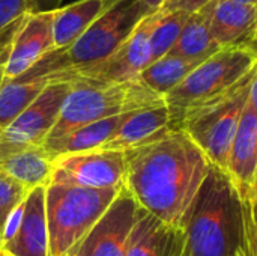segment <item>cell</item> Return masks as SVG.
Here are the masks:
<instances>
[{
    "label": "cell",
    "instance_id": "6da1fadb",
    "mask_svg": "<svg viewBox=\"0 0 257 256\" xmlns=\"http://www.w3.org/2000/svg\"><path fill=\"white\" fill-rule=\"evenodd\" d=\"M123 187L140 208L164 225L187 231L200 190L211 172L202 149L182 130L125 152Z\"/></svg>",
    "mask_w": 257,
    "mask_h": 256
},
{
    "label": "cell",
    "instance_id": "7a4b0ae2",
    "mask_svg": "<svg viewBox=\"0 0 257 256\" xmlns=\"http://www.w3.org/2000/svg\"><path fill=\"white\" fill-rule=\"evenodd\" d=\"M241 246L239 198L227 175L211 166L187 226L188 256H233Z\"/></svg>",
    "mask_w": 257,
    "mask_h": 256
},
{
    "label": "cell",
    "instance_id": "3957f363",
    "mask_svg": "<svg viewBox=\"0 0 257 256\" xmlns=\"http://www.w3.org/2000/svg\"><path fill=\"white\" fill-rule=\"evenodd\" d=\"M149 14L142 0H119L69 47L53 50L15 80H33L90 66L113 54Z\"/></svg>",
    "mask_w": 257,
    "mask_h": 256
},
{
    "label": "cell",
    "instance_id": "277c9868",
    "mask_svg": "<svg viewBox=\"0 0 257 256\" xmlns=\"http://www.w3.org/2000/svg\"><path fill=\"white\" fill-rule=\"evenodd\" d=\"M164 104V97L149 89L139 78L116 84H72L57 122L45 142L56 140L83 125L110 116Z\"/></svg>",
    "mask_w": 257,
    "mask_h": 256
},
{
    "label": "cell",
    "instance_id": "5b68a950",
    "mask_svg": "<svg viewBox=\"0 0 257 256\" xmlns=\"http://www.w3.org/2000/svg\"><path fill=\"white\" fill-rule=\"evenodd\" d=\"M120 189H81L48 184L45 192L50 256L68 253L92 231Z\"/></svg>",
    "mask_w": 257,
    "mask_h": 256
},
{
    "label": "cell",
    "instance_id": "8992f818",
    "mask_svg": "<svg viewBox=\"0 0 257 256\" xmlns=\"http://www.w3.org/2000/svg\"><path fill=\"white\" fill-rule=\"evenodd\" d=\"M256 69L223 95L185 110L178 125L202 149L211 166L224 174Z\"/></svg>",
    "mask_w": 257,
    "mask_h": 256
},
{
    "label": "cell",
    "instance_id": "52a82bcc",
    "mask_svg": "<svg viewBox=\"0 0 257 256\" xmlns=\"http://www.w3.org/2000/svg\"><path fill=\"white\" fill-rule=\"evenodd\" d=\"M256 68L257 57L247 47H226L202 62L164 97L172 128L178 130L185 110L223 95Z\"/></svg>",
    "mask_w": 257,
    "mask_h": 256
},
{
    "label": "cell",
    "instance_id": "ba28073f",
    "mask_svg": "<svg viewBox=\"0 0 257 256\" xmlns=\"http://www.w3.org/2000/svg\"><path fill=\"white\" fill-rule=\"evenodd\" d=\"M160 15L161 11L143 18L130 38L107 59L53 75L48 80L71 84H116L137 80L140 72L151 65V35Z\"/></svg>",
    "mask_w": 257,
    "mask_h": 256
},
{
    "label": "cell",
    "instance_id": "9c48e42d",
    "mask_svg": "<svg viewBox=\"0 0 257 256\" xmlns=\"http://www.w3.org/2000/svg\"><path fill=\"white\" fill-rule=\"evenodd\" d=\"M72 84L51 81L41 95L0 131V158L12 152L42 146L57 122Z\"/></svg>",
    "mask_w": 257,
    "mask_h": 256
},
{
    "label": "cell",
    "instance_id": "30bf717a",
    "mask_svg": "<svg viewBox=\"0 0 257 256\" xmlns=\"http://www.w3.org/2000/svg\"><path fill=\"white\" fill-rule=\"evenodd\" d=\"M126 172L122 151L96 149L53 158L48 184L81 189H120Z\"/></svg>",
    "mask_w": 257,
    "mask_h": 256
},
{
    "label": "cell",
    "instance_id": "8fae6325",
    "mask_svg": "<svg viewBox=\"0 0 257 256\" xmlns=\"http://www.w3.org/2000/svg\"><path fill=\"white\" fill-rule=\"evenodd\" d=\"M140 207L122 187L110 208L68 256H126Z\"/></svg>",
    "mask_w": 257,
    "mask_h": 256
},
{
    "label": "cell",
    "instance_id": "7c38bea8",
    "mask_svg": "<svg viewBox=\"0 0 257 256\" xmlns=\"http://www.w3.org/2000/svg\"><path fill=\"white\" fill-rule=\"evenodd\" d=\"M54 14L56 11L30 12L26 17L11 44L2 83L21 77L44 56L54 50Z\"/></svg>",
    "mask_w": 257,
    "mask_h": 256
},
{
    "label": "cell",
    "instance_id": "4fadbf2b",
    "mask_svg": "<svg viewBox=\"0 0 257 256\" xmlns=\"http://www.w3.org/2000/svg\"><path fill=\"white\" fill-rule=\"evenodd\" d=\"M226 175L239 201L250 196L257 186V113L247 101L227 160Z\"/></svg>",
    "mask_w": 257,
    "mask_h": 256
},
{
    "label": "cell",
    "instance_id": "5bb4252c",
    "mask_svg": "<svg viewBox=\"0 0 257 256\" xmlns=\"http://www.w3.org/2000/svg\"><path fill=\"white\" fill-rule=\"evenodd\" d=\"M126 256H188L187 231L170 228L140 208Z\"/></svg>",
    "mask_w": 257,
    "mask_h": 256
},
{
    "label": "cell",
    "instance_id": "9a60e30c",
    "mask_svg": "<svg viewBox=\"0 0 257 256\" xmlns=\"http://www.w3.org/2000/svg\"><path fill=\"white\" fill-rule=\"evenodd\" d=\"M172 130L170 113L166 104L142 109L131 112L101 149L128 152L160 140Z\"/></svg>",
    "mask_w": 257,
    "mask_h": 256
},
{
    "label": "cell",
    "instance_id": "2e32d148",
    "mask_svg": "<svg viewBox=\"0 0 257 256\" xmlns=\"http://www.w3.org/2000/svg\"><path fill=\"white\" fill-rule=\"evenodd\" d=\"M45 192V186L29 192L18 232L0 249L12 256H50Z\"/></svg>",
    "mask_w": 257,
    "mask_h": 256
},
{
    "label": "cell",
    "instance_id": "e0dca14e",
    "mask_svg": "<svg viewBox=\"0 0 257 256\" xmlns=\"http://www.w3.org/2000/svg\"><path fill=\"white\" fill-rule=\"evenodd\" d=\"M257 24V9L253 3L215 0L211 33L220 48L245 47Z\"/></svg>",
    "mask_w": 257,
    "mask_h": 256
},
{
    "label": "cell",
    "instance_id": "ac0fdd59",
    "mask_svg": "<svg viewBox=\"0 0 257 256\" xmlns=\"http://www.w3.org/2000/svg\"><path fill=\"white\" fill-rule=\"evenodd\" d=\"M119 0H78L62 6L54 14V50L69 47L96 20L108 12Z\"/></svg>",
    "mask_w": 257,
    "mask_h": 256
},
{
    "label": "cell",
    "instance_id": "d6986e66",
    "mask_svg": "<svg viewBox=\"0 0 257 256\" xmlns=\"http://www.w3.org/2000/svg\"><path fill=\"white\" fill-rule=\"evenodd\" d=\"M130 113L110 116V118L83 125L71 131L66 136H62L51 142H45L42 148L51 158L68 155V154H78V152H89V151L101 149L114 136V133L117 131V128L122 125V122L126 119Z\"/></svg>",
    "mask_w": 257,
    "mask_h": 256
},
{
    "label": "cell",
    "instance_id": "ffe728a7",
    "mask_svg": "<svg viewBox=\"0 0 257 256\" xmlns=\"http://www.w3.org/2000/svg\"><path fill=\"white\" fill-rule=\"evenodd\" d=\"M214 5L215 0H212L209 5L203 6L202 9L190 14L179 35V39L176 41L175 47L170 50V54L179 56L190 62L202 63L221 50L214 41L211 33Z\"/></svg>",
    "mask_w": 257,
    "mask_h": 256
},
{
    "label": "cell",
    "instance_id": "44dd1931",
    "mask_svg": "<svg viewBox=\"0 0 257 256\" xmlns=\"http://www.w3.org/2000/svg\"><path fill=\"white\" fill-rule=\"evenodd\" d=\"M53 158L42 146L27 148L0 158V172L21 184L27 192L48 186Z\"/></svg>",
    "mask_w": 257,
    "mask_h": 256
},
{
    "label": "cell",
    "instance_id": "7402d4cb",
    "mask_svg": "<svg viewBox=\"0 0 257 256\" xmlns=\"http://www.w3.org/2000/svg\"><path fill=\"white\" fill-rule=\"evenodd\" d=\"M50 83L45 77L0 83V131L24 112Z\"/></svg>",
    "mask_w": 257,
    "mask_h": 256
},
{
    "label": "cell",
    "instance_id": "603a6c76",
    "mask_svg": "<svg viewBox=\"0 0 257 256\" xmlns=\"http://www.w3.org/2000/svg\"><path fill=\"white\" fill-rule=\"evenodd\" d=\"M199 65L200 63L190 62L187 59L169 53L164 57L152 62L148 68H145L140 72L139 80L154 92L166 97L172 89L181 84L187 78V75Z\"/></svg>",
    "mask_w": 257,
    "mask_h": 256
},
{
    "label": "cell",
    "instance_id": "cb8c5ba5",
    "mask_svg": "<svg viewBox=\"0 0 257 256\" xmlns=\"http://www.w3.org/2000/svg\"><path fill=\"white\" fill-rule=\"evenodd\" d=\"M188 17L190 14L184 11H161L151 35V63L170 53Z\"/></svg>",
    "mask_w": 257,
    "mask_h": 256
},
{
    "label": "cell",
    "instance_id": "d4e9b609",
    "mask_svg": "<svg viewBox=\"0 0 257 256\" xmlns=\"http://www.w3.org/2000/svg\"><path fill=\"white\" fill-rule=\"evenodd\" d=\"M30 12V0H0V54L6 59L15 35Z\"/></svg>",
    "mask_w": 257,
    "mask_h": 256
},
{
    "label": "cell",
    "instance_id": "484cf974",
    "mask_svg": "<svg viewBox=\"0 0 257 256\" xmlns=\"http://www.w3.org/2000/svg\"><path fill=\"white\" fill-rule=\"evenodd\" d=\"M27 195L29 192L21 184L0 172V234L11 211L20 205L27 198Z\"/></svg>",
    "mask_w": 257,
    "mask_h": 256
},
{
    "label": "cell",
    "instance_id": "4316f807",
    "mask_svg": "<svg viewBox=\"0 0 257 256\" xmlns=\"http://www.w3.org/2000/svg\"><path fill=\"white\" fill-rule=\"evenodd\" d=\"M242 246L245 256H257V205L253 199H241Z\"/></svg>",
    "mask_w": 257,
    "mask_h": 256
},
{
    "label": "cell",
    "instance_id": "83f0119b",
    "mask_svg": "<svg viewBox=\"0 0 257 256\" xmlns=\"http://www.w3.org/2000/svg\"><path fill=\"white\" fill-rule=\"evenodd\" d=\"M26 201V199H24ZM24 201L17 205L11 214L8 216L5 225H3V229H2V234H0V247L6 243H9L18 232L20 229V225H21V220H23V214H24Z\"/></svg>",
    "mask_w": 257,
    "mask_h": 256
},
{
    "label": "cell",
    "instance_id": "f1b7e54d",
    "mask_svg": "<svg viewBox=\"0 0 257 256\" xmlns=\"http://www.w3.org/2000/svg\"><path fill=\"white\" fill-rule=\"evenodd\" d=\"M212 0H176L172 6H169L164 11H184L188 14H193L199 9H202L203 6L209 5Z\"/></svg>",
    "mask_w": 257,
    "mask_h": 256
},
{
    "label": "cell",
    "instance_id": "f546056e",
    "mask_svg": "<svg viewBox=\"0 0 257 256\" xmlns=\"http://www.w3.org/2000/svg\"><path fill=\"white\" fill-rule=\"evenodd\" d=\"M63 0H30L32 12H50L62 8Z\"/></svg>",
    "mask_w": 257,
    "mask_h": 256
},
{
    "label": "cell",
    "instance_id": "4dcf8cb0",
    "mask_svg": "<svg viewBox=\"0 0 257 256\" xmlns=\"http://www.w3.org/2000/svg\"><path fill=\"white\" fill-rule=\"evenodd\" d=\"M142 2H143V5H145V8H146L149 15L161 11L164 3H166V0H142Z\"/></svg>",
    "mask_w": 257,
    "mask_h": 256
},
{
    "label": "cell",
    "instance_id": "1f68e13d",
    "mask_svg": "<svg viewBox=\"0 0 257 256\" xmlns=\"http://www.w3.org/2000/svg\"><path fill=\"white\" fill-rule=\"evenodd\" d=\"M248 100H250V103L253 104V107H254V110H256V113H257V69H256V72H254V75H253L251 83H250V94H248Z\"/></svg>",
    "mask_w": 257,
    "mask_h": 256
},
{
    "label": "cell",
    "instance_id": "d6a6232c",
    "mask_svg": "<svg viewBox=\"0 0 257 256\" xmlns=\"http://www.w3.org/2000/svg\"><path fill=\"white\" fill-rule=\"evenodd\" d=\"M245 47H247V48H250V50L254 53V56L257 57V24H256V27L253 29V32H251L250 38L247 39Z\"/></svg>",
    "mask_w": 257,
    "mask_h": 256
},
{
    "label": "cell",
    "instance_id": "836d02e7",
    "mask_svg": "<svg viewBox=\"0 0 257 256\" xmlns=\"http://www.w3.org/2000/svg\"><path fill=\"white\" fill-rule=\"evenodd\" d=\"M5 63H6V57L0 54V83H2V78H3V68H5Z\"/></svg>",
    "mask_w": 257,
    "mask_h": 256
},
{
    "label": "cell",
    "instance_id": "e575fe53",
    "mask_svg": "<svg viewBox=\"0 0 257 256\" xmlns=\"http://www.w3.org/2000/svg\"><path fill=\"white\" fill-rule=\"evenodd\" d=\"M247 198L253 199V202H254V204L257 205V186H256V189H254V190H253V192L250 193V196H247ZM247 198H245V199H247Z\"/></svg>",
    "mask_w": 257,
    "mask_h": 256
},
{
    "label": "cell",
    "instance_id": "d590c367",
    "mask_svg": "<svg viewBox=\"0 0 257 256\" xmlns=\"http://www.w3.org/2000/svg\"><path fill=\"white\" fill-rule=\"evenodd\" d=\"M176 0H166V3H164V6H163V9L161 11H164V9H167L169 6H172L173 3H175Z\"/></svg>",
    "mask_w": 257,
    "mask_h": 256
},
{
    "label": "cell",
    "instance_id": "8d00e7d4",
    "mask_svg": "<svg viewBox=\"0 0 257 256\" xmlns=\"http://www.w3.org/2000/svg\"><path fill=\"white\" fill-rule=\"evenodd\" d=\"M232 2H241V3H253V5H256V0H232Z\"/></svg>",
    "mask_w": 257,
    "mask_h": 256
},
{
    "label": "cell",
    "instance_id": "74e56055",
    "mask_svg": "<svg viewBox=\"0 0 257 256\" xmlns=\"http://www.w3.org/2000/svg\"><path fill=\"white\" fill-rule=\"evenodd\" d=\"M233 256H245V253H244V250H242V249L239 247V249L236 250V253H235Z\"/></svg>",
    "mask_w": 257,
    "mask_h": 256
},
{
    "label": "cell",
    "instance_id": "f35d334b",
    "mask_svg": "<svg viewBox=\"0 0 257 256\" xmlns=\"http://www.w3.org/2000/svg\"><path fill=\"white\" fill-rule=\"evenodd\" d=\"M0 256H12L11 253H8V252H5L3 249H0Z\"/></svg>",
    "mask_w": 257,
    "mask_h": 256
},
{
    "label": "cell",
    "instance_id": "ab89813d",
    "mask_svg": "<svg viewBox=\"0 0 257 256\" xmlns=\"http://www.w3.org/2000/svg\"><path fill=\"white\" fill-rule=\"evenodd\" d=\"M256 9H257V0H256Z\"/></svg>",
    "mask_w": 257,
    "mask_h": 256
}]
</instances>
